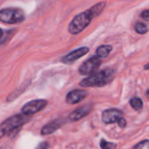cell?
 Listing matches in <instances>:
<instances>
[{"instance_id": "obj_18", "label": "cell", "mask_w": 149, "mask_h": 149, "mask_svg": "<svg viewBox=\"0 0 149 149\" xmlns=\"http://www.w3.org/2000/svg\"><path fill=\"white\" fill-rule=\"evenodd\" d=\"M141 17H142V19H144L145 21H149V10H145L141 12Z\"/></svg>"}, {"instance_id": "obj_24", "label": "cell", "mask_w": 149, "mask_h": 149, "mask_svg": "<svg viewBox=\"0 0 149 149\" xmlns=\"http://www.w3.org/2000/svg\"><path fill=\"white\" fill-rule=\"evenodd\" d=\"M147 96H148V98L149 99V90L147 92Z\"/></svg>"}, {"instance_id": "obj_13", "label": "cell", "mask_w": 149, "mask_h": 149, "mask_svg": "<svg viewBox=\"0 0 149 149\" xmlns=\"http://www.w3.org/2000/svg\"><path fill=\"white\" fill-rule=\"evenodd\" d=\"M113 51V46L110 45H100L97 48L96 50V55L102 58H107L110 53L111 52Z\"/></svg>"}, {"instance_id": "obj_6", "label": "cell", "mask_w": 149, "mask_h": 149, "mask_svg": "<svg viewBox=\"0 0 149 149\" xmlns=\"http://www.w3.org/2000/svg\"><path fill=\"white\" fill-rule=\"evenodd\" d=\"M48 102L45 100H31L28 103H26L23 107H22V113L25 114V115H33L37 113H38L39 111L43 110L46 106H47Z\"/></svg>"}, {"instance_id": "obj_17", "label": "cell", "mask_w": 149, "mask_h": 149, "mask_svg": "<svg viewBox=\"0 0 149 149\" xmlns=\"http://www.w3.org/2000/svg\"><path fill=\"white\" fill-rule=\"evenodd\" d=\"M133 149H149V140H144L135 145Z\"/></svg>"}, {"instance_id": "obj_2", "label": "cell", "mask_w": 149, "mask_h": 149, "mask_svg": "<svg viewBox=\"0 0 149 149\" xmlns=\"http://www.w3.org/2000/svg\"><path fill=\"white\" fill-rule=\"evenodd\" d=\"M115 77V70L112 68L104 69L89 75L82 79L79 86L82 87H101L109 84Z\"/></svg>"}, {"instance_id": "obj_9", "label": "cell", "mask_w": 149, "mask_h": 149, "mask_svg": "<svg viewBox=\"0 0 149 149\" xmlns=\"http://www.w3.org/2000/svg\"><path fill=\"white\" fill-rule=\"evenodd\" d=\"M87 95H88V92L86 90H79V89L72 90L67 93L65 101L71 105L78 104L80 101H82Z\"/></svg>"}, {"instance_id": "obj_23", "label": "cell", "mask_w": 149, "mask_h": 149, "mask_svg": "<svg viewBox=\"0 0 149 149\" xmlns=\"http://www.w3.org/2000/svg\"><path fill=\"white\" fill-rule=\"evenodd\" d=\"M144 68H145V70H149V63L148 64H147V65L144 66Z\"/></svg>"}, {"instance_id": "obj_16", "label": "cell", "mask_w": 149, "mask_h": 149, "mask_svg": "<svg viewBox=\"0 0 149 149\" xmlns=\"http://www.w3.org/2000/svg\"><path fill=\"white\" fill-rule=\"evenodd\" d=\"M100 148L102 149H116L117 148V145L113 142H109L105 140H101L100 144Z\"/></svg>"}, {"instance_id": "obj_15", "label": "cell", "mask_w": 149, "mask_h": 149, "mask_svg": "<svg viewBox=\"0 0 149 149\" xmlns=\"http://www.w3.org/2000/svg\"><path fill=\"white\" fill-rule=\"evenodd\" d=\"M134 30L138 34H145L148 31V28L144 23H137L134 26Z\"/></svg>"}, {"instance_id": "obj_19", "label": "cell", "mask_w": 149, "mask_h": 149, "mask_svg": "<svg viewBox=\"0 0 149 149\" xmlns=\"http://www.w3.org/2000/svg\"><path fill=\"white\" fill-rule=\"evenodd\" d=\"M118 124H119V126L121 127V128H124V127H126V126H127V121H126V120L124 119V118H120L119 120H118Z\"/></svg>"}, {"instance_id": "obj_20", "label": "cell", "mask_w": 149, "mask_h": 149, "mask_svg": "<svg viewBox=\"0 0 149 149\" xmlns=\"http://www.w3.org/2000/svg\"><path fill=\"white\" fill-rule=\"evenodd\" d=\"M48 148H49L48 143L45 142V141H44V142H41V143L38 145V148L37 149H48Z\"/></svg>"}, {"instance_id": "obj_5", "label": "cell", "mask_w": 149, "mask_h": 149, "mask_svg": "<svg viewBox=\"0 0 149 149\" xmlns=\"http://www.w3.org/2000/svg\"><path fill=\"white\" fill-rule=\"evenodd\" d=\"M101 58H99L97 55L89 58L86 60L79 68V72L81 75H92L93 73L96 72L99 67L101 65Z\"/></svg>"}, {"instance_id": "obj_7", "label": "cell", "mask_w": 149, "mask_h": 149, "mask_svg": "<svg viewBox=\"0 0 149 149\" xmlns=\"http://www.w3.org/2000/svg\"><path fill=\"white\" fill-rule=\"evenodd\" d=\"M88 52H89V48L88 47H86V46L79 47V48L69 52L65 56H64L61 58V62L64 63V64H66V65L72 64L76 60L79 59L80 58H82L83 56L87 54Z\"/></svg>"}, {"instance_id": "obj_14", "label": "cell", "mask_w": 149, "mask_h": 149, "mask_svg": "<svg viewBox=\"0 0 149 149\" xmlns=\"http://www.w3.org/2000/svg\"><path fill=\"white\" fill-rule=\"evenodd\" d=\"M130 105L134 110H141L143 107V102L141 99L138 97H134L130 100Z\"/></svg>"}, {"instance_id": "obj_12", "label": "cell", "mask_w": 149, "mask_h": 149, "mask_svg": "<svg viewBox=\"0 0 149 149\" xmlns=\"http://www.w3.org/2000/svg\"><path fill=\"white\" fill-rule=\"evenodd\" d=\"M29 85H30V82L27 84V83H25V84H24L23 86H21L20 87H18V88H17L15 91H13L12 93H10V95L7 97V99H6V100L8 101V102H11V101H13L14 100H16L19 95H21L27 88H28V86H29Z\"/></svg>"}, {"instance_id": "obj_3", "label": "cell", "mask_w": 149, "mask_h": 149, "mask_svg": "<svg viewBox=\"0 0 149 149\" xmlns=\"http://www.w3.org/2000/svg\"><path fill=\"white\" fill-rule=\"evenodd\" d=\"M30 120L31 116L25 115L24 113L15 114L8 118L0 125V139L4 137L5 135H15L19 130H21V127Z\"/></svg>"}, {"instance_id": "obj_22", "label": "cell", "mask_w": 149, "mask_h": 149, "mask_svg": "<svg viewBox=\"0 0 149 149\" xmlns=\"http://www.w3.org/2000/svg\"><path fill=\"white\" fill-rule=\"evenodd\" d=\"M3 31L2 29H0V39L3 38Z\"/></svg>"}, {"instance_id": "obj_10", "label": "cell", "mask_w": 149, "mask_h": 149, "mask_svg": "<svg viewBox=\"0 0 149 149\" xmlns=\"http://www.w3.org/2000/svg\"><path fill=\"white\" fill-rule=\"evenodd\" d=\"M91 110H92V106L91 105H86V106L81 107L79 109H76L73 112H72L69 114L68 119L72 122L79 120L85 118L86 116H87L90 113Z\"/></svg>"}, {"instance_id": "obj_21", "label": "cell", "mask_w": 149, "mask_h": 149, "mask_svg": "<svg viewBox=\"0 0 149 149\" xmlns=\"http://www.w3.org/2000/svg\"><path fill=\"white\" fill-rule=\"evenodd\" d=\"M6 40H7L6 37H5V38H2L0 39V47H1V46H2V45L4 44V43H5V41H6Z\"/></svg>"}, {"instance_id": "obj_1", "label": "cell", "mask_w": 149, "mask_h": 149, "mask_svg": "<svg viewBox=\"0 0 149 149\" xmlns=\"http://www.w3.org/2000/svg\"><path fill=\"white\" fill-rule=\"evenodd\" d=\"M106 2L98 3L88 10L76 15L69 24L68 31L72 35H77L82 32L90 24L93 18L97 17L102 13L106 7Z\"/></svg>"}, {"instance_id": "obj_4", "label": "cell", "mask_w": 149, "mask_h": 149, "mask_svg": "<svg viewBox=\"0 0 149 149\" xmlns=\"http://www.w3.org/2000/svg\"><path fill=\"white\" fill-rule=\"evenodd\" d=\"M25 19V14L19 8H4L0 10V22L7 24H15L23 23Z\"/></svg>"}, {"instance_id": "obj_11", "label": "cell", "mask_w": 149, "mask_h": 149, "mask_svg": "<svg viewBox=\"0 0 149 149\" xmlns=\"http://www.w3.org/2000/svg\"><path fill=\"white\" fill-rule=\"evenodd\" d=\"M65 123V120L62 119H58L56 120H53L45 126H44L41 129V134L42 135H49L56 132L58 128L62 127V125Z\"/></svg>"}, {"instance_id": "obj_8", "label": "cell", "mask_w": 149, "mask_h": 149, "mask_svg": "<svg viewBox=\"0 0 149 149\" xmlns=\"http://www.w3.org/2000/svg\"><path fill=\"white\" fill-rule=\"evenodd\" d=\"M121 117H122L121 111L115 108H111V109L105 110L102 113L101 120L105 124H113L118 122V120Z\"/></svg>"}]
</instances>
